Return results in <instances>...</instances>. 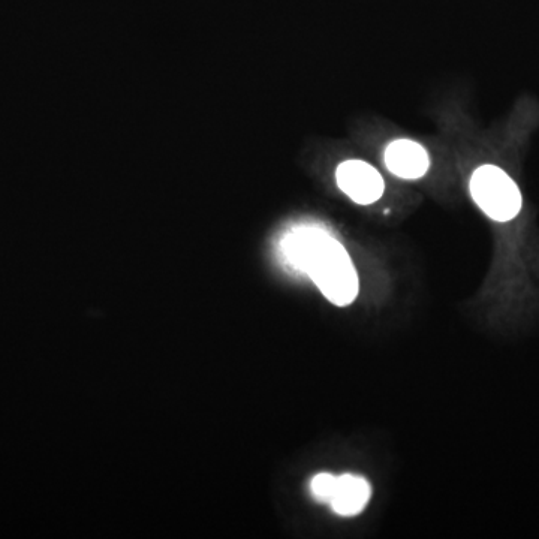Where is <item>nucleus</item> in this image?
Listing matches in <instances>:
<instances>
[{
	"instance_id": "1",
	"label": "nucleus",
	"mask_w": 539,
	"mask_h": 539,
	"mask_svg": "<svg viewBox=\"0 0 539 539\" xmlns=\"http://www.w3.org/2000/svg\"><path fill=\"white\" fill-rule=\"evenodd\" d=\"M277 254L286 269L309 277L334 306H349L357 298V269L342 242L322 225L303 222L288 228Z\"/></svg>"
},
{
	"instance_id": "2",
	"label": "nucleus",
	"mask_w": 539,
	"mask_h": 539,
	"mask_svg": "<svg viewBox=\"0 0 539 539\" xmlns=\"http://www.w3.org/2000/svg\"><path fill=\"white\" fill-rule=\"evenodd\" d=\"M469 191L477 206L496 222H510L522 210L517 183L496 165H483L472 174Z\"/></svg>"
},
{
	"instance_id": "3",
	"label": "nucleus",
	"mask_w": 539,
	"mask_h": 539,
	"mask_svg": "<svg viewBox=\"0 0 539 539\" xmlns=\"http://www.w3.org/2000/svg\"><path fill=\"white\" fill-rule=\"evenodd\" d=\"M336 183L346 197L360 206L375 204L385 192L384 177L361 159L343 161L336 170Z\"/></svg>"
},
{
	"instance_id": "4",
	"label": "nucleus",
	"mask_w": 539,
	"mask_h": 539,
	"mask_svg": "<svg viewBox=\"0 0 539 539\" xmlns=\"http://www.w3.org/2000/svg\"><path fill=\"white\" fill-rule=\"evenodd\" d=\"M388 171L405 180H418L426 176L430 168V156L420 143L400 138L388 144L384 153Z\"/></svg>"
},
{
	"instance_id": "5",
	"label": "nucleus",
	"mask_w": 539,
	"mask_h": 539,
	"mask_svg": "<svg viewBox=\"0 0 539 539\" xmlns=\"http://www.w3.org/2000/svg\"><path fill=\"white\" fill-rule=\"evenodd\" d=\"M372 489L363 477L345 474L337 477L336 489L331 496V510L340 517L358 516L369 504Z\"/></svg>"
},
{
	"instance_id": "6",
	"label": "nucleus",
	"mask_w": 539,
	"mask_h": 539,
	"mask_svg": "<svg viewBox=\"0 0 539 539\" xmlns=\"http://www.w3.org/2000/svg\"><path fill=\"white\" fill-rule=\"evenodd\" d=\"M337 477L334 475L322 472V474L315 475L313 480L310 481V492H312L313 498L319 502H330L331 496H333L334 489H336Z\"/></svg>"
}]
</instances>
